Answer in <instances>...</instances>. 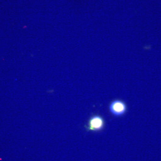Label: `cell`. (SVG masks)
Segmentation results:
<instances>
[{
	"mask_svg": "<svg viewBox=\"0 0 161 161\" xmlns=\"http://www.w3.org/2000/svg\"><path fill=\"white\" fill-rule=\"evenodd\" d=\"M105 125L104 119L99 115H93L90 118L85 127L88 131L98 132L104 129Z\"/></svg>",
	"mask_w": 161,
	"mask_h": 161,
	"instance_id": "1",
	"label": "cell"
},
{
	"mask_svg": "<svg viewBox=\"0 0 161 161\" xmlns=\"http://www.w3.org/2000/svg\"><path fill=\"white\" fill-rule=\"evenodd\" d=\"M109 111L111 114L116 117H120L126 113V104L123 101L116 99L110 104Z\"/></svg>",
	"mask_w": 161,
	"mask_h": 161,
	"instance_id": "2",
	"label": "cell"
}]
</instances>
